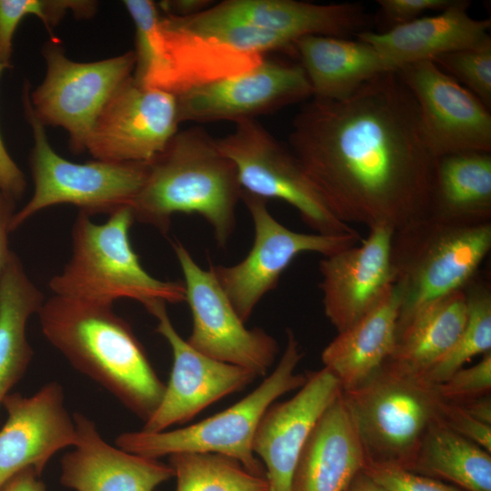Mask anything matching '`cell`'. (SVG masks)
<instances>
[{
  "instance_id": "cell-26",
  "label": "cell",
  "mask_w": 491,
  "mask_h": 491,
  "mask_svg": "<svg viewBox=\"0 0 491 491\" xmlns=\"http://www.w3.org/2000/svg\"><path fill=\"white\" fill-rule=\"evenodd\" d=\"M400 296L393 284L376 306L325 347L324 367L337 379L341 391L365 386L382 369L396 344Z\"/></svg>"
},
{
  "instance_id": "cell-15",
  "label": "cell",
  "mask_w": 491,
  "mask_h": 491,
  "mask_svg": "<svg viewBox=\"0 0 491 491\" xmlns=\"http://www.w3.org/2000/svg\"><path fill=\"white\" fill-rule=\"evenodd\" d=\"M413 95L430 148L437 158L491 152V114L480 99L431 60L397 70Z\"/></svg>"
},
{
  "instance_id": "cell-30",
  "label": "cell",
  "mask_w": 491,
  "mask_h": 491,
  "mask_svg": "<svg viewBox=\"0 0 491 491\" xmlns=\"http://www.w3.org/2000/svg\"><path fill=\"white\" fill-rule=\"evenodd\" d=\"M407 470L465 491H491V453L438 422L426 433Z\"/></svg>"
},
{
  "instance_id": "cell-11",
  "label": "cell",
  "mask_w": 491,
  "mask_h": 491,
  "mask_svg": "<svg viewBox=\"0 0 491 491\" xmlns=\"http://www.w3.org/2000/svg\"><path fill=\"white\" fill-rule=\"evenodd\" d=\"M240 200L246 205L254 224L253 246L239 263L229 266L210 265L209 269L244 323L262 297L276 288L283 272L298 255L317 253L327 256L363 240L358 232L298 233L270 214L266 200L243 190Z\"/></svg>"
},
{
  "instance_id": "cell-35",
  "label": "cell",
  "mask_w": 491,
  "mask_h": 491,
  "mask_svg": "<svg viewBox=\"0 0 491 491\" xmlns=\"http://www.w3.org/2000/svg\"><path fill=\"white\" fill-rule=\"evenodd\" d=\"M440 396L451 402L477 397L491 391V351L476 365L460 368L447 380L436 385Z\"/></svg>"
},
{
  "instance_id": "cell-2",
  "label": "cell",
  "mask_w": 491,
  "mask_h": 491,
  "mask_svg": "<svg viewBox=\"0 0 491 491\" xmlns=\"http://www.w3.org/2000/svg\"><path fill=\"white\" fill-rule=\"evenodd\" d=\"M46 340L79 372L145 422L165 385L130 325L113 306L54 296L37 314Z\"/></svg>"
},
{
  "instance_id": "cell-8",
  "label": "cell",
  "mask_w": 491,
  "mask_h": 491,
  "mask_svg": "<svg viewBox=\"0 0 491 491\" xmlns=\"http://www.w3.org/2000/svg\"><path fill=\"white\" fill-rule=\"evenodd\" d=\"M29 91L26 82L23 106L34 140L30 167L35 190L29 201L14 214L10 232L39 211L55 205H74L89 216L111 215L120 208L130 207L145 181L147 163L95 159L79 164L65 159L52 148L45 126L33 111Z\"/></svg>"
},
{
  "instance_id": "cell-39",
  "label": "cell",
  "mask_w": 491,
  "mask_h": 491,
  "mask_svg": "<svg viewBox=\"0 0 491 491\" xmlns=\"http://www.w3.org/2000/svg\"><path fill=\"white\" fill-rule=\"evenodd\" d=\"M8 68L0 62V75ZM25 187V176L9 155L0 133V190L15 200L21 197Z\"/></svg>"
},
{
  "instance_id": "cell-34",
  "label": "cell",
  "mask_w": 491,
  "mask_h": 491,
  "mask_svg": "<svg viewBox=\"0 0 491 491\" xmlns=\"http://www.w3.org/2000/svg\"><path fill=\"white\" fill-rule=\"evenodd\" d=\"M432 61L491 107V41L438 55Z\"/></svg>"
},
{
  "instance_id": "cell-22",
  "label": "cell",
  "mask_w": 491,
  "mask_h": 491,
  "mask_svg": "<svg viewBox=\"0 0 491 491\" xmlns=\"http://www.w3.org/2000/svg\"><path fill=\"white\" fill-rule=\"evenodd\" d=\"M469 5L468 1L453 0L436 15L421 16L384 32L366 30L355 37L373 45L396 70L411 63L432 61L491 41L490 19L473 18Z\"/></svg>"
},
{
  "instance_id": "cell-16",
  "label": "cell",
  "mask_w": 491,
  "mask_h": 491,
  "mask_svg": "<svg viewBox=\"0 0 491 491\" xmlns=\"http://www.w3.org/2000/svg\"><path fill=\"white\" fill-rule=\"evenodd\" d=\"M145 309L157 319L156 332L168 342L173 366L163 397L144 422V432L155 433L194 418L208 406L251 384L257 376L249 369L219 361L193 348L174 327L165 303Z\"/></svg>"
},
{
  "instance_id": "cell-29",
  "label": "cell",
  "mask_w": 491,
  "mask_h": 491,
  "mask_svg": "<svg viewBox=\"0 0 491 491\" xmlns=\"http://www.w3.org/2000/svg\"><path fill=\"white\" fill-rule=\"evenodd\" d=\"M45 301L43 293L12 252L0 276V406L33 358L26 325L32 315L38 314Z\"/></svg>"
},
{
  "instance_id": "cell-23",
  "label": "cell",
  "mask_w": 491,
  "mask_h": 491,
  "mask_svg": "<svg viewBox=\"0 0 491 491\" xmlns=\"http://www.w3.org/2000/svg\"><path fill=\"white\" fill-rule=\"evenodd\" d=\"M160 25L159 56L146 87L176 95L191 87L246 72L266 57L191 33L165 15H161Z\"/></svg>"
},
{
  "instance_id": "cell-40",
  "label": "cell",
  "mask_w": 491,
  "mask_h": 491,
  "mask_svg": "<svg viewBox=\"0 0 491 491\" xmlns=\"http://www.w3.org/2000/svg\"><path fill=\"white\" fill-rule=\"evenodd\" d=\"M15 200L0 190V276L9 260L12 251L8 248L7 235L14 215Z\"/></svg>"
},
{
  "instance_id": "cell-5",
  "label": "cell",
  "mask_w": 491,
  "mask_h": 491,
  "mask_svg": "<svg viewBox=\"0 0 491 491\" xmlns=\"http://www.w3.org/2000/svg\"><path fill=\"white\" fill-rule=\"evenodd\" d=\"M491 249V222L454 225L424 218L394 231L391 266L400 296L396 332L433 302L460 289Z\"/></svg>"
},
{
  "instance_id": "cell-28",
  "label": "cell",
  "mask_w": 491,
  "mask_h": 491,
  "mask_svg": "<svg viewBox=\"0 0 491 491\" xmlns=\"http://www.w3.org/2000/svg\"><path fill=\"white\" fill-rule=\"evenodd\" d=\"M466 320L464 288L428 305L397 331L393 352L386 364L424 376L453 346Z\"/></svg>"
},
{
  "instance_id": "cell-44",
  "label": "cell",
  "mask_w": 491,
  "mask_h": 491,
  "mask_svg": "<svg viewBox=\"0 0 491 491\" xmlns=\"http://www.w3.org/2000/svg\"><path fill=\"white\" fill-rule=\"evenodd\" d=\"M343 491H386L363 470L358 472Z\"/></svg>"
},
{
  "instance_id": "cell-9",
  "label": "cell",
  "mask_w": 491,
  "mask_h": 491,
  "mask_svg": "<svg viewBox=\"0 0 491 491\" xmlns=\"http://www.w3.org/2000/svg\"><path fill=\"white\" fill-rule=\"evenodd\" d=\"M45 75L29 91L35 116L45 125L65 129L75 154L85 151L92 127L112 95L134 74V51L94 62H76L65 55L62 42L44 45Z\"/></svg>"
},
{
  "instance_id": "cell-12",
  "label": "cell",
  "mask_w": 491,
  "mask_h": 491,
  "mask_svg": "<svg viewBox=\"0 0 491 491\" xmlns=\"http://www.w3.org/2000/svg\"><path fill=\"white\" fill-rule=\"evenodd\" d=\"M173 248L193 319L187 343L207 356L265 376L279 351L276 339L261 328H246L212 271L201 268L179 241Z\"/></svg>"
},
{
  "instance_id": "cell-1",
  "label": "cell",
  "mask_w": 491,
  "mask_h": 491,
  "mask_svg": "<svg viewBox=\"0 0 491 491\" xmlns=\"http://www.w3.org/2000/svg\"><path fill=\"white\" fill-rule=\"evenodd\" d=\"M289 144L341 222L396 231L428 216L436 157L397 71L341 100L312 97Z\"/></svg>"
},
{
  "instance_id": "cell-33",
  "label": "cell",
  "mask_w": 491,
  "mask_h": 491,
  "mask_svg": "<svg viewBox=\"0 0 491 491\" xmlns=\"http://www.w3.org/2000/svg\"><path fill=\"white\" fill-rule=\"evenodd\" d=\"M97 2L89 0H0V62L11 67L13 37L20 22L27 15L39 18L51 35L52 29L68 11L76 18H91Z\"/></svg>"
},
{
  "instance_id": "cell-37",
  "label": "cell",
  "mask_w": 491,
  "mask_h": 491,
  "mask_svg": "<svg viewBox=\"0 0 491 491\" xmlns=\"http://www.w3.org/2000/svg\"><path fill=\"white\" fill-rule=\"evenodd\" d=\"M437 422L491 453V426L474 419L456 403L441 397Z\"/></svg>"
},
{
  "instance_id": "cell-31",
  "label": "cell",
  "mask_w": 491,
  "mask_h": 491,
  "mask_svg": "<svg viewBox=\"0 0 491 491\" xmlns=\"http://www.w3.org/2000/svg\"><path fill=\"white\" fill-rule=\"evenodd\" d=\"M176 491H269L266 477L248 472L237 460L209 453L169 456Z\"/></svg>"
},
{
  "instance_id": "cell-38",
  "label": "cell",
  "mask_w": 491,
  "mask_h": 491,
  "mask_svg": "<svg viewBox=\"0 0 491 491\" xmlns=\"http://www.w3.org/2000/svg\"><path fill=\"white\" fill-rule=\"evenodd\" d=\"M453 0H378L381 16L392 27L411 22L426 11L441 12L446 8Z\"/></svg>"
},
{
  "instance_id": "cell-25",
  "label": "cell",
  "mask_w": 491,
  "mask_h": 491,
  "mask_svg": "<svg viewBox=\"0 0 491 491\" xmlns=\"http://www.w3.org/2000/svg\"><path fill=\"white\" fill-rule=\"evenodd\" d=\"M312 97L344 99L372 78L397 71L373 45L358 38L306 35L294 43Z\"/></svg>"
},
{
  "instance_id": "cell-3",
  "label": "cell",
  "mask_w": 491,
  "mask_h": 491,
  "mask_svg": "<svg viewBox=\"0 0 491 491\" xmlns=\"http://www.w3.org/2000/svg\"><path fill=\"white\" fill-rule=\"evenodd\" d=\"M240 186L235 165L205 130L178 131L147 163L145 181L130 208L135 221L166 235L175 214H197L225 247L235 225Z\"/></svg>"
},
{
  "instance_id": "cell-24",
  "label": "cell",
  "mask_w": 491,
  "mask_h": 491,
  "mask_svg": "<svg viewBox=\"0 0 491 491\" xmlns=\"http://www.w3.org/2000/svg\"><path fill=\"white\" fill-rule=\"evenodd\" d=\"M365 465L358 436L340 393L306 441L291 491H343Z\"/></svg>"
},
{
  "instance_id": "cell-13",
  "label": "cell",
  "mask_w": 491,
  "mask_h": 491,
  "mask_svg": "<svg viewBox=\"0 0 491 491\" xmlns=\"http://www.w3.org/2000/svg\"><path fill=\"white\" fill-rule=\"evenodd\" d=\"M179 124L175 95L141 85L132 75L102 109L85 151L95 160L149 163L164 151Z\"/></svg>"
},
{
  "instance_id": "cell-6",
  "label": "cell",
  "mask_w": 491,
  "mask_h": 491,
  "mask_svg": "<svg viewBox=\"0 0 491 491\" xmlns=\"http://www.w3.org/2000/svg\"><path fill=\"white\" fill-rule=\"evenodd\" d=\"M303 356L293 331H286V345L275 370L242 400L200 422L183 428L155 433L126 432L115 446L127 452L156 458L176 453H209L237 460L248 472L266 477L265 466L253 452L258 423L266 409L281 396L299 389L306 375L295 369Z\"/></svg>"
},
{
  "instance_id": "cell-27",
  "label": "cell",
  "mask_w": 491,
  "mask_h": 491,
  "mask_svg": "<svg viewBox=\"0 0 491 491\" xmlns=\"http://www.w3.org/2000/svg\"><path fill=\"white\" fill-rule=\"evenodd\" d=\"M427 217L462 225L491 222L489 152H461L436 158Z\"/></svg>"
},
{
  "instance_id": "cell-19",
  "label": "cell",
  "mask_w": 491,
  "mask_h": 491,
  "mask_svg": "<svg viewBox=\"0 0 491 491\" xmlns=\"http://www.w3.org/2000/svg\"><path fill=\"white\" fill-rule=\"evenodd\" d=\"M305 384L290 399L273 403L262 416L253 439V452L265 466L269 491H291L294 472L313 427L341 393L326 367L308 372Z\"/></svg>"
},
{
  "instance_id": "cell-20",
  "label": "cell",
  "mask_w": 491,
  "mask_h": 491,
  "mask_svg": "<svg viewBox=\"0 0 491 491\" xmlns=\"http://www.w3.org/2000/svg\"><path fill=\"white\" fill-rule=\"evenodd\" d=\"M73 417L76 442L61 460L63 486L75 491H155L174 477L169 464L113 446L91 419L80 413Z\"/></svg>"
},
{
  "instance_id": "cell-21",
  "label": "cell",
  "mask_w": 491,
  "mask_h": 491,
  "mask_svg": "<svg viewBox=\"0 0 491 491\" xmlns=\"http://www.w3.org/2000/svg\"><path fill=\"white\" fill-rule=\"evenodd\" d=\"M211 21L246 24L282 36L294 45L306 35L348 38L369 22L358 4H313L295 0H226L196 14Z\"/></svg>"
},
{
  "instance_id": "cell-32",
  "label": "cell",
  "mask_w": 491,
  "mask_h": 491,
  "mask_svg": "<svg viewBox=\"0 0 491 491\" xmlns=\"http://www.w3.org/2000/svg\"><path fill=\"white\" fill-rule=\"evenodd\" d=\"M466 320L448 352L423 376L437 385L447 380L474 356L491 351L490 284L476 276L465 287Z\"/></svg>"
},
{
  "instance_id": "cell-14",
  "label": "cell",
  "mask_w": 491,
  "mask_h": 491,
  "mask_svg": "<svg viewBox=\"0 0 491 491\" xmlns=\"http://www.w3.org/2000/svg\"><path fill=\"white\" fill-rule=\"evenodd\" d=\"M179 121L235 124L312 97L299 63L266 57L256 66L175 95Z\"/></svg>"
},
{
  "instance_id": "cell-42",
  "label": "cell",
  "mask_w": 491,
  "mask_h": 491,
  "mask_svg": "<svg viewBox=\"0 0 491 491\" xmlns=\"http://www.w3.org/2000/svg\"><path fill=\"white\" fill-rule=\"evenodd\" d=\"M0 491H45L40 475L34 468H25L11 477Z\"/></svg>"
},
{
  "instance_id": "cell-36",
  "label": "cell",
  "mask_w": 491,
  "mask_h": 491,
  "mask_svg": "<svg viewBox=\"0 0 491 491\" xmlns=\"http://www.w3.org/2000/svg\"><path fill=\"white\" fill-rule=\"evenodd\" d=\"M363 471L386 491H463L397 466L366 463Z\"/></svg>"
},
{
  "instance_id": "cell-18",
  "label": "cell",
  "mask_w": 491,
  "mask_h": 491,
  "mask_svg": "<svg viewBox=\"0 0 491 491\" xmlns=\"http://www.w3.org/2000/svg\"><path fill=\"white\" fill-rule=\"evenodd\" d=\"M393 234L388 227L369 229L359 244L320 260L324 311L337 333L370 312L393 286Z\"/></svg>"
},
{
  "instance_id": "cell-4",
  "label": "cell",
  "mask_w": 491,
  "mask_h": 491,
  "mask_svg": "<svg viewBox=\"0 0 491 491\" xmlns=\"http://www.w3.org/2000/svg\"><path fill=\"white\" fill-rule=\"evenodd\" d=\"M134 221L128 206L103 224L79 212L72 229L71 257L49 281L54 296L108 306L120 298L136 300L145 307L156 301L185 302L183 282L156 279L140 264L129 237Z\"/></svg>"
},
{
  "instance_id": "cell-7",
  "label": "cell",
  "mask_w": 491,
  "mask_h": 491,
  "mask_svg": "<svg viewBox=\"0 0 491 491\" xmlns=\"http://www.w3.org/2000/svg\"><path fill=\"white\" fill-rule=\"evenodd\" d=\"M341 394L366 463L408 469L426 433L437 422L436 385L385 364L367 384Z\"/></svg>"
},
{
  "instance_id": "cell-41",
  "label": "cell",
  "mask_w": 491,
  "mask_h": 491,
  "mask_svg": "<svg viewBox=\"0 0 491 491\" xmlns=\"http://www.w3.org/2000/svg\"><path fill=\"white\" fill-rule=\"evenodd\" d=\"M210 3L207 0H166L161 1L157 6L165 15L187 17L205 10Z\"/></svg>"
},
{
  "instance_id": "cell-17",
  "label": "cell",
  "mask_w": 491,
  "mask_h": 491,
  "mask_svg": "<svg viewBox=\"0 0 491 491\" xmlns=\"http://www.w3.org/2000/svg\"><path fill=\"white\" fill-rule=\"evenodd\" d=\"M2 406L7 420L0 429V489L25 468L41 476L55 454L76 442L74 417L65 407L63 387L55 381L30 396L9 393Z\"/></svg>"
},
{
  "instance_id": "cell-10",
  "label": "cell",
  "mask_w": 491,
  "mask_h": 491,
  "mask_svg": "<svg viewBox=\"0 0 491 491\" xmlns=\"http://www.w3.org/2000/svg\"><path fill=\"white\" fill-rule=\"evenodd\" d=\"M215 143L235 165L243 191L288 203L318 234L357 232L332 213L298 159L255 119L235 123L234 130Z\"/></svg>"
},
{
  "instance_id": "cell-43",
  "label": "cell",
  "mask_w": 491,
  "mask_h": 491,
  "mask_svg": "<svg viewBox=\"0 0 491 491\" xmlns=\"http://www.w3.org/2000/svg\"><path fill=\"white\" fill-rule=\"evenodd\" d=\"M459 406L466 414L474 419L491 426V396L490 394L466 399L460 402H453Z\"/></svg>"
}]
</instances>
